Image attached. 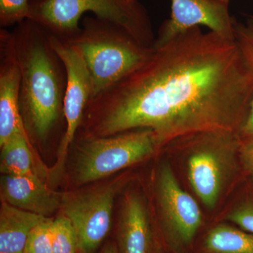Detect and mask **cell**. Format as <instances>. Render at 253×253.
I'll return each mask as SVG.
<instances>
[{
  "label": "cell",
  "mask_w": 253,
  "mask_h": 253,
  "mask_svg": "<svg viewBox=\"0 0 253 253\" xmlns=\"http://www.w3.org/2000/svg\"><path fill=\"white\" fill-rule=\"evenodd\" d=\"M154 49L140 68L89 100L86 134L146 128L161 147L204 131L239 134L253 97V67L236 39L195 26Z\"/></svg>",
  "instance_id": "obj_1"
},
{
  "label": "cell",
  "mask_w": 253,
  "mask_h": 253,
  "mask_svg": "<svg viewBox=\"0 0 253 253\" xmlns=\"http://www.w3.org/2000/svg\"><path fill=\"white\" fill-rule=\"evenodd\" d=\"M12 33L21 70L20 114L30 140L44 144L60 121L66 122V67L51 46L49 33L38 23L26 20Z\"/></svg>",
  "instance_id": "obj_2"
},
{
  "label": "cell",
  "mask_w": 253,
  "mask_h": 253,
  "mask_svg": "<svg viewBox=\"0 0 253 253\" xmlns=\"http://www.w3.org/2000/svg\"><path fill=\"white\" fill-rule=\"evenodd\" d=\"M64 41L77 48L86 63L91 98L140 68L155 51L119 25L91 16L83 18L77 34Z\"/></svg>",
  "instance_id": "obj_3"
},
{
  "label": "cell",
  "mask_w": 253,
  "mask_h": 253,
  "mask_svg": "<svg viewBox=\"0 0 253 253\" xmlns=\"http://www.w3.org/2000/svg\"><path fill=\"white\" fill-rule=\"evenodd\" d=\"M34 21L50 34L66 41L81 29L79 21L90 11L96 18L119 25L138 41L154 45L149 15L138 0H30Z\"/></svg>",
  "instance_id": "obj_4"
},
{
  "label": "cell",
  "mask_w": 253,
  "mask_h": 253,
  "mask_svg": "<svg viewBox=\"0 0 253 253\" xmlns=\"http://www.w3.org/2000/svg\"><path fill=\"white\" fill-rule=\"evenodd\" d=\"M180 139L187 151L186 171L191 189L206 207L214 209L235 173L239 134L209 131Z\"/></svg>",
  "instance_id": "obj_5"
},
{
  "label": "cell",
  "mask_w": 253,
  "mask_h": 253,
  "mask_svg": "<svg viewBox=\"0 0 253 253\" xmlns=\"http://www.w3.org/2000/svg\"><path fill=\"white\" fill-rule=\"evenodd\" d=\"M78 140L75 176L80 184L99 180L141 162L161 148L154 131L146 128L108 136L84 134Z\"/></svg>",
  "instance_id": "obj_6"
},
{
  "label": "cell",
  "mask_w": 253,
  "mask_h": 253,
  "mask_svg": "<svg viewBox=\"0 0 253 253\" xmlns=\"http://www.w3.org/2000/svg\"><path fill=\"white\" fill-rule=\"evenodd\" d=\"M49 34L51 46L62 60L67 73L64 100L66 131L57 148L56 163L48 172L50 179L54 181L62 172L68 151L81 128L86 106L92 96L93 85L90 73L77 48Z\"/></svg>",
  "instance_id": "obj_7"
},
{
  "label": "cell",
  "mask_w": 253,
  "mask_h": 253,
  "mask_svg": "<svg viewBox=\"0 0 253 253\" xmlns=\"http://www.w3.org/2000/svg\"><path fill=\"white\" fill-rule=\"evenodd\" d=\"M156 191L166 237L177 247L189 246L202 224V212L196 200L182 189L167 163L158 169Z\"/></svg>",
  "instance_id": "obj_8"
},
{
  "label": "cell",
  "mask_w": 253,
  "mask_h": 253,
  "mask_svg": "<svg viewBox=\"0 0 253 253\" xmlns=\"http://www.w3.org/2000/svg\"><path fill=\"white\" fill-rule=\"evenodd\" d=\"M117 184H108L63 195V215L69 219L85 253H91L107 236L111 226Z\"/></svg>",
  "instance_id": "obj_9"
},
{
  "label": "cell",
  "mask_w": 253,
  "mask_h": 253,
  "mask_svg": "<svg viewBox=\"0 0 253 253\" xmlns=\"http://www.w3.org/2000/svg\"><path fill=\"white\" fill-rule=\"evenodd\" d=\"M170 18L162 23L155 39L158 48L195 26H206L211 31L235 39L236 20L229 4L221 0H170Z\"/></svg>",
  "instance_id": "obj_10"
},
{
  "label": "cell",
  "mask_w": 253,
  "mask_h": 253,
  "mask_svg": "<svg viewBox=\"0 0 253 253\" xmlns=\"http://www.w3.org/2000/svg\"><path fill=\"white\" fill-rule=\"evenodd\" d=\"M21 70L12 32L0 29V146L25 129L19 111Z\"/></svg>",
  "instance_id": "obj_11"
},
{
  "label": "cell",
  "mask_w": 253,
  "mask_h": 253,
  "mask_svg": "<svg viewBox=\"0 0 253 253\" xmlns=\"http://www.w3.org/2000/svg\"><path fill=\"white\" fill-rule=\"evenodd\" d=\"M0 189L3 202L34 214L46 217L61 207L63 195L50 189L38 174H2Z\"/></svg>",
  "instance_id": "obj_12"
},
{
  "label": "cell",
  "mask_w": 253,
  "mask_h": 253,
  "mask_svg": "<svg viewBox=\"0 0 253 253\" xmlns=\"http://www.w3.org/2000/svg\"><path fill=\"white\" fill-rule=\"evenodd\" d=\"M120 253H150L151 230L144 199L136 193L125 199L118 224Z\"/></svg>",
  "instance_id": "obj_13"
},
{
  "label": "cell",
  "mask_w": 253,
  "mask_h": 253,
  "mask_svg": "<svg viewBox=\"0 0 253 253\" xmlns=\"http://www.w3.org/2000/svg\"><path fill=\"white\" fill-rule=\"evenodd\" d=\"M46 217L1 202L0 253H23L30 233Z\"/></svg>",
  "instance_id": "obj_14"
},
{
  "label": "cell",
  "mask_w": 253,
  "mask_h": 253,
  "mask_svg": "<svg viewBox=\"0 0 253 253\" xmlns=\"http://www.w3.org/2000/svg\"><path fill=\"white\" fill-rule=\"evenodd\" d=\"M1 147L0 171L3 175L39 174L36 170L33 144L26 129L15 133Z\"/></svg>",
  "instance_id": "obj_15"
},
{
  "label": "cell",
  "mask_w": 253,
  "mask_h": 253,
  "mask_svg": "<svg viewBox=\"0 0 253 253\" xmlns=\"http://www.w3.org/2000/svg\"><path fill=\"white\" fill-rule=\"evenodd\" d=\"M206 253H253V234L226 224H218L205 238Z\"/></svg>",
  "instance_id": "obj_16"
},
{
  "label": "cell",
  "mask_w": 253,
  "mask_h": 253,
  "mask_svg": "<svg viewBox=\"0 0 253 253\" xmlns=\"http://www.w3.org/2000/svg\"><path fill=\"white\" fill-rule=\"evenodd\" d=\"M51 239L53 253H85L77 231L65 216H60L53 220Z\"/></svg>",
  "instance_id": "obj_17"
},
{
  "label": "cell",
  "mask_w": 253,
  "mask_h": 253,
  "mask_svg": "<svg viewBox=\"0 0 253 253\" xmlns=\"http://www.w3.org/2000/svg\"><path fill=\"white\" fill-rule=\"evenodd\" d=\"M52 219L46 217L33 228L28 236L23 253H53Z\"/></svg>",
  "instance_id": "obj_18"
},
{
  "label": "cell",
  "mask_w": 253,
  "mask_h": 253,
  "mask_svg": "<svg viewBox=\"0 0 253 253\" xmlns=\"http://www.w3.org/2000/svg\"><path fill=\"white\" fill-rule=\"evenodd\" d=\"M30 14V0H0L1 28L19 24L28 19Z\"/></svg>",
  "instance_id": "obj_19"
},
{
  "label": "cell",
  "mask_w": 253,
  "mask_h": 253,
  "mask_svg": "<svg viewBox=\"0 0 253 253\" xmlns=\"http://www.w3.org/2000/svg\"><path fill=\"white\" fill-rule=\"evenodd\" d=\"M235 39L242 51L244 57L253 67V17L250 16L247 23L236 21L235 24Z\"/></svg>",
  "instance_id": "obj_20"
},
{
  "label": "cell",
  "mask_w": 253,
  "mask_h": 253,
  "mask_svg": "<svg viewBox=\"0 0 253 253\" xmlns=\"http://www.w3.org/2000/svg\"><path fill=\"white\" fill-rule=\"evenodd\" d=\"M227 218L243 230L253 234V201L236 206L229 212Z\"/></svg>",
  "instance_id": "obj_21"
},
{
  "label": "cell",
  "mask_w": 253,
  "mask_h": 253,
  "mask_svg": "<svg viewBox=\"0 0 253 253\" xmlns=\"http://www.w3.org/2000/svg\"><path fill=\"white\" fill-rule=\"evenodd\" d=\"M239 157L245 168L253 174V136H240Z\"/></svg>",
  "instance_id": "obj_22"
},
{
  "label": "cell",
  "mask_w": 253,
  "mask_h": 253,
  "mask_svg": "<svg viewBox=\"0 0 253 253\" xmlns=\"http://www.w3.org/2000/svg\"><path fill=\"white\" fill-rule=\"evenodd\" d=\"M239 135L244 137L253 136V97L250 105L249 113L240 129Z\"/></svg>",
  "instance_id": "obj_23"
},
{
  "label": "cell",
  "mask_w": 253,
  "mask_h": 253,
  "mask_svg": "<svg viewBox=\"0 0 253 253\" xmlns=\"http://www.w3.org/2000/svg\"><path fill=\"white\" fill-rule=\"evenodd\" d=\"M100 253H120L119 250L114 244H108Z\"/></svg>",
  "instance_id": "obj_24"
},
{
  "label": "cell",
  "mask_w": 253,
  "mask_h": 253,
  "mask_svg": "<svg viewBox=\"0 0 253 253\" xmlns=\"http://www.w3.org/2000/svg\"><path fill=\"white\" fill-rule=\"evenodd\" d=\"M221 1H224L226 4H229V1H230V0H221Z\"/></svg>",
  "instance_id": "obj_25"
},
{
  "label": "cell",
  "mask_w": 253,
  "mask_h": 253,
  "mask_svg": "<svg viewBox=\"0 0 253 253\" xmlns=\"http://www.w3.org/2000/svg\"><path fill=\"white\" fill-rule=\"evenodd\" d=\"M160 253V252H157V253Z\"/></svg>",
  "instance_id": "obj_26"
},
{
  "label": "cell",
  "mask_w": 253,
  "mask_h": 253,
  "mask_svg": "<svg viewBox=\"0 0 253 253\" xmlns=\"http://www.w3.org/2000/svg\"></svg>",
  "instance_id": "obj_27"
}]
</instances>
